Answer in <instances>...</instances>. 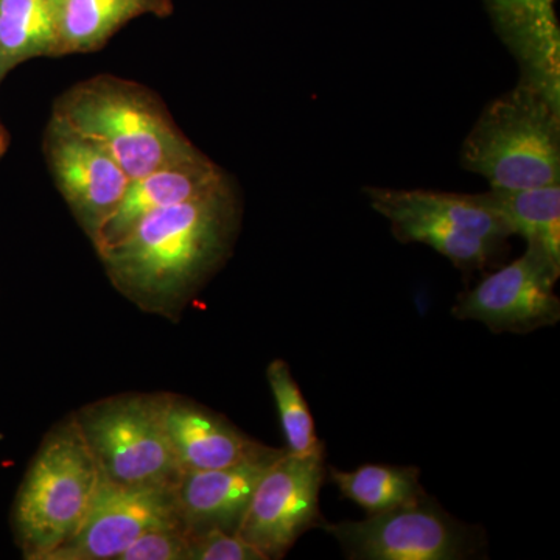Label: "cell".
<instances>
[{
	"label": "cell",
	"instance_id": "6da1fadb",
	"mask_svg": "<svg viewBox=\"0 0 560 560\" xmlns=\"http://www.w3.org/2000/svg\"><path fill=\"white\" fill-rule=\"evenodd\" d=\"M242 202L234 180L154 210L120 241L97 250L113 285L142 311L176 318L230 257Z\"/></svg>",
	"mask_w": 560,
	"mask_h": 560
},
{
	"label": "cell",
	"instance_id": "7a4b0ae2",
	"mask_svg": "<svg viewBox=\"0 0 560 560\" xmlns=\"http://www.w3.org/2000/svg\"><path fill=\"white\" fill-rule=\"evenodd\" d=\"M51 114L102 145L130 179L200 153L156 94L119 77L73 84Z\"/></svg>",
	"mask_w": 560,
	"mask_h": 560
},
{
	"label": "cell",
	"instance_id": "3957f363",
	"mask_svg": "<svg viewBox=\"0 0 560 560\" xmlns=\"http://www.w3.org/2000/svg\"><path fill=\"white\" fill-rule=\"evenodd\" d=\"M460 165L495 190L560 184L559 95L522 77L482 110L464 140Z\"/></svg>",
	"mask_w": 560,
	"mask_h": 560
},
{
	"label": "cell",
	"instance_id": "277c9868",
	"mask_svg": "<svg viewBox=\"0 0 560 560\" xmlns=\"http://www.w3.org/2000/svg\"><path fill=\"white\" fill-rule=\"evenodd\" d=\"M102 474L75 418L49 431L13 504L14 537L22 556L46 560L83 525Z\"/></svg>",
	"mask_w": 560,
	"mask_h": 560
},
{
	"label": "cell",
	"instance_id": "5b68a950",
	"mask_svg": "<svg viewBox=\"0 0 560 560\" xmlns=\"http://www.w3.org/2000/svg\"><path fill=\"white\" fill-rule=\"evenodd\" d=\"M103 478L131 488L175 489L183 470L162 420L158 394H121L75 416Z\"/></svg>",
	"mask_w": 560,
	"mask_h": 560
},
{
	"label": "cell",
	"instance_id": "8992f818",
	"mask_svg": "<svg viewBox=\"0 0 560 560\" xmlns=\"http://www.w3.org/2000/svg\"><path fill=\"white\" fill-rule=\"evenodd\" d=\"M324 529L355 560H458L478 551L474 530L453 518L431 497Z\"/></svg>",
	"mask_w": 560,
	"mask_h": 560
},
{
	"label": "cell",
	"instance_id": "52a82bcc",
	"mask_svg": "<svg viewBox=\"0 0 560 560\" xmlns=\"http://www.w3.org/2000/svg\"><path fill=\"white\" fill-rule=\"evenodd\" d=\"M324 448L311 455L283 451L254 490L237 534L264 558L282 559L302 534L324 528L319 508Z\"/></svg>",
	"mask_w": 560,
	"mask_h": 560
},
{
	"label": "cell",
	"instance_id": "ba28073f",
	"mask_svg": "<svg viewBox=\"0 0 560 560\" xmlns=\"http://www.w3.org/2000/svg\"><path fill=\"white\" fill-rule=\"evenodd\" d=\"M560 261L530 245L518 259L482 279L453 307L458 319L478 320L492 331L528 334L555 326L560 300L555 293Z\"/></svg>",
	"mask_w": 560,
	"mask_h": 560
},
{
	"label": "cell",
	"instance_id": "9c48e42d",
	"mask_svg": "<svg viewBox=\"0 0 560 560\" xmlns=\"http://www.w3.org/2000/svg\"><path fill=\"white\" fill-rule=\"evenodd\" d=\"M44 154L58 190L90 241L119 205L130 176L95 140L51 114Z\"/></svg>",
	"mask_w": 560,
	"mask_h": 560
},
{
	"label": "cell",
	"instance_id": "30bf717a",
	"mask_svg": "<svg viewBox=\"0 0 560 560\" xmlns=\"http://www.w3.org/2000/svg\"><path fill=\"white\" fill-rule=\"evenodd\" d=\"M176 518L173 489L131 488L102 475L83 525L46 560H117L140 534Z\"/></svg>",
	"mask_w": 560,
	"mask_h": 560
},
{
	"label": "cell",
	"instance_id": "8fae6325",
	"mask_svg": "<svg viewBox=\"0 0 560 560\" xmlns=\"http://www.w3.org/2000/svg\"><path fill=\"white\" fill-rule=\"evenodd\" d=\"M283 451L271 448L265 455L223 469L183 471L173 489L179 521L190 533H237L260 478Z\"/></svg>",
	"mask_w": 560,
	"mask_h": 560
},
{
	"label": "cell",
	"instance_id": "7c38bea8",
	"mask_svg": "<svg viewBox=\"0 0 560 560\" xmlns=\"http://www.w3.org/2000/svg\"><path fill=\"white\" fill-rule=\"evenodd\" d=\"M162 420L183 471L223 469L272 447L250 440L223 416L175 394H158Z\"/></svg>",
	"mask_w": 560,
	"mask_h": 560
},
{
	"label": "cell",
	"instance_id": "4fadbf2b",
	"mask_svg": "<svg viewBox=\"0 0 560 560\" xmlns=\"http://www.w3.org/2000/svg\"><path fill=\"white\" fill-rule=\"evenodd\" d=\"M226 173L202 151L187 160L131 179L124 197L95 234V250L106 248L128 234L143 217L197 197L226 178Z\"/></svg>",
	"mask_w": 560,
	"mask_h": 560
},
{
	"label": "cell",
	"instance_id": "5bb4252c",
	"mask_svg": "<svg viewBox=\"0 0 560 560\" xmlns=\"http://www.w3.org/2000/svg\"><path fill=\"white\" fill-rule=\"evenodd\" d=\"M503 38L515 51L523 79L559 94L560 38L552 0H488Z\"/></svg>",
	"mask_w": 560,
	"mask_h": 560
},
{
	"label": "cell",
	"instance_id": "9a60e30c",
	"mask_svg": "<svg viewBox=\"0 0 560 560\" xmlns=\"http://www.w3.org/2000/svg\"><path fill=\"white\" fill-rule=\"evenodd\" d=\"M364 194L371 208L389 221L390 231L397 241L430 246L441 256L447 257L459 270H481L492 264L503 250L501 243L490 242L480 235L460 230L451 221L390 201L383 194L382 187H368Z\"/></svg>",
	"mask_w": 560,
	"mask_h": 560
},
{
	"label": "cell",
	"instance_id": "2e32d148",
	"mask_svg": "<svg viewBox=\"0 0 560 560\" xmlns=\"http://www.w3.org/2000/svg\"><path fill=\"white\" fill-rule=\"evenodd\" d=\"M173 11V0H60L57 57L101 50L128 22Z\"/></svg>",
	"mask_w": 560,
	"mask_h": 560
},
{
	"label": "cell",
	"instance_id": "e0dca14e",
	"mask_svg": "<svg viewBox=\"0 0 560 560\" xmlns=\"http://www.w3.org/2000/svg\"><path fill=\"white\" fill-rule=\"evenodd\" d=\"M60 0H0V83L22 62L57 57Z\"/></svg>",
	"mask_w": 560,
	"mask_h": 560
},
{
	"label": "cell",
	"instance_id": "ac0fdd59",
	"mask_svg": "<svg viewBox=\"0 0 560 560\" xmlns=\"http://www.w3.org/2000/svg\"><path fill=\"white\" fill-rule=\"evenodd\" d=\"M482 200L530 245L560 261V184L525 190L490 189Z\"/></svg>",
	"mask_w": 560,
	"mask_h": 560
},
{
	"label": "cell",
	"instance_id": "d6986e66",
	"mask_svg": "<svg viewBox=\"0 0 560 560\" xmlns=\"http://www.w3.org/2000/svg\"><path fill=\"white\" fill-rule=\"evenodd\" d=\"M330 475L341 495L370 515L397 510L427 497L418 467L364 464L352 471L330 469Z\"/></svg>",
	"mask_w": 560,
	"mask_h": 560
},
{
	"label": "cell",
	"instance_id": "ffe728a7",
	"mask_svg": "<svg viewBox=\"0 0 560 560\" xmlns=\"http://www.w3.org/2000/svg\"><path fill=\"white\" fill-rule=\"evenodd\" d=\"M267 378L278 407L287 452L304 456L323 451L324 445L316 436L311 408L289 364L280 359L272 360L267 368Z\"/></svg>",
	"mask_w": 560,
	"mask_h": 560
},
{
	"label": "cell",
	"instance_id": "44dd1931",
	"mask_svg": "<svg viewBox=\"0 0 560 560\" xmlns=\"http://www.w3.org/2000/svg\"><path fill=\"white\" fill-rule=\"evenodd\" d=\"M189 548L190 530L176 518L140 534L117 560H187Z\"/></svg>",
	"mask_w": 560,
	"mask_h": 560
},
{
	"label": "cell",
	"instance_id": "7402d4cb",
	"mask_svg": "<svg viewBox=\"0 0 560 560\" xmlns=\"http://www.w3.org/2000/svg\"><path fill=\"white\" fill-rule=\"evenodd\" d=\"M187 560H267L259 550L243 540L237 533L208 529L190 533Z\"/></svg>",
	"mask_w": 560,
	"mask_h": 560
},
{
	"label": "cell",
	"instance_id": "603a6c76",
	"mask_svg": "<svg viewBox=\"0 0 560 560\" xmlns=\"http://www.w3.org/2000/svg\"><path fill=\"white\" fill-rule=\"evenodd\" d=\"M9 132H7L5 128H3L2 121H0V158L5 154L7 149H9Z\"/></svg>",
	"mask_w": 560,
	"mask_h": 560
}]
</instances>
